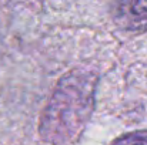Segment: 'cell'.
Listing matches in <instances>:
<instances>
[{"label": "cell", "mask_w": 147, "mask_h": 145, "mask_svg": "<svg viewBox=\"0 0 147 145\" xmlns=\"http://www.w3.org/2000/svg\"><path fill=\"white\" fill-rule=\"evenodd\" d=\"M97 78L89 71H71L54 88L40 118V137L50 145H64L82 132L94 107Z\"/></svg>", "instance_id": "6da1fadb"}, {"label": "cell", "mask_w": 147, "mask_h": 145, "mask_svg": "<svg viewBox=\"0 0 147 145\" xmlns=\"http://www.w3.org/2000/svg\"><path fill=\"white\" fill-rule=\"evenodd\" d=\"M119 14L123 23H130V27L147 23V1H126L119 6Z\"/></svg>", "instance_id": "7a4b0ae2"}, {"label": "cell", "mask_w": 147, "mask_h": 145, "mask_svg": "<svg viewBox=\"0 0 147 145\" xmlns=\"http://www.w3.org/2000/svg\"><path fill=\"white\" fill-rule=\"evenodd\" d=\"M111 145H147V130L133 131L119 137Z\"/></svg>", "instance_id": "3957f363"}]
</instances>
